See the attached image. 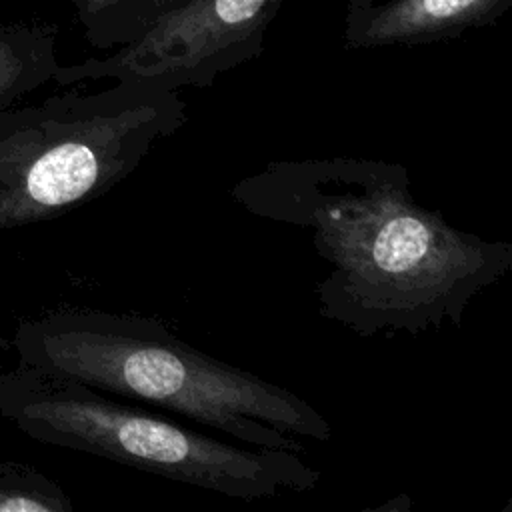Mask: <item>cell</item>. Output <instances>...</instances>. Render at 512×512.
I'll return each mask as SVG.
<instances>
[{"mask_svg":"<svg viewBox=\"0 0 512 512\" xmlns=\"http://www.w3.org/2000/svg\"><path fill=\"white\" fill-rule=\"evenodd\" d=\"M284 0H188L158 16L130 44L104 58L60 64L54 80H132L166 90L210 88L216 78L264 50Z\"/></svg>","mask_w":512,"mask_h":512,"instance_id":"5","label":"cell"},{"mask_svg":"<svg viewBox=\"0 0 512 512\" xmlns=\"http://www.w3.org/2000/svg\"><path fill=\"white\" fill-rule=\"evenodd\" d=\"M510 6L512 0H348L342 36L356 50L434 44L490 26Z\"/></svg>","mask_w":512,"mask_h":512,"instance_id":"6","label":"cell"},{"mask_svg":"<svg viewBox=\"0 0 512 512\" xmlns=\"http://www.w3.org/2000/svg\"><path fill=\"white\" fill-rule=\"evenodd\" d=\"M20 364L162 410L238 444L302 454L326 442L330 422L292 390L202 352L160 318L58 308L22 320Z\"/></svg>","mask_w":512,"mask_h":512,"instance_id":"2","label":"cell"},{"mask_svg":"<svg viewBox=\"0 0 512 512\" xmlns=\"http://www.w3.org/2000/svg\"><path fill=\"white\" fill-rule=\"evenodd\" d=\"M230 196L252 216L308 232L330 266L314 286L320 316L362 338L460 326L468 304L512 270V242L418 204L398 162L274 160Z\"/></svg>","mask_w":512,"mask_h":512,"instance_id":"1","label":"cell"},{"mask_svg":"<svg viewBox=\"0 0 512 512\" xmlns=\"http://www.w3.org/2000/svg\"><path fill=\"white\" fill-rule=\"evenodd\" d=\"M64 488L22 462L0 464V512H72Z\"/></svg>","mask_w":512,"mask_h":512,"instance_id":"9","label":"cell"},{"mask_svg":"<svg viewBox=\"0 0 512 512\" xmlns=\"http://www.w3.org/2000/svg\"><path fill=\"white\" fill-rule=\"evenodd\" d=\"M0 414L38 442L246 502L308 492L322 478L298 452L226 442L162 410L26 364L4 374Z\"/></svg>","mask_w":512,"mask_h":512,"instance_id":"3","label":"cell"},{"mask_svg":"<svg viewBox=\"0 0 512 512\" xmlns=\"http://www.w3.org/2000/svg\"><path fill=\"white\" fill-rule=\"evenodd\" d=\"M186 120L178 90L132 80L0 112V232L104 196Z\"/></svg>","mask_w":512,"mask_h":512,"instance_id":"4","label":"cell"},{"mask_svg":"<svg viewBox=\"0 0 512 512\" xmlns=\"http://www.w3.org/2000/svg\"><path fill=\"white\" fill-rule=\"evenodd\" d=\"M56 30L38 22H0V112L54 80Z\"/></svg>","mask_w":512,"mask_h":512,"instance_id":"7","label":"cell"},{"mask_svg":"<svg viewBox=\"0 0 512 512\" xmlns=\"http://www.w3.org/2000/svg\"><path fill=\"white\" fill-rule=\"evenodd\" d=\"M188 0H72L84 38L98 50L138 38L158 16Z\"/></svg>","mask_w":512,"mask_h":512,"instance_id":"8","label":"cell"},{"mask_svg":"<svg viewBox=\"0 0 512 512\" xmlns=\"http://www.w3.org/2000/svg\"><path fill=\"white\" fill-rule=\"evenodd\" d=\"M2 378H4V374L0 372V392H2Z\"/></svg>","mask_w":512,"mask_h":512,"instance_id":"10","label":"cell"}]
</instances>
